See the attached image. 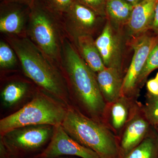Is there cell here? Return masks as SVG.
<instances>
[{"label": "cell", "mask_w": 158, "mask_h": 158, "mask_svg": "<svg viewBox=\"0 0 158 158\" xmlns=\"http://www.w3.org/2000/svg\"><path fill=\"white\" fill-rule=\"evenodd\" d=\"M6 40L16 54L26 75L54 98L67 103L68 90L61 69L27 35L6 34Z\"/></svg>", "instance_id": "6da1fadb"}, {"label": "cell", "mask_w": 158, "mask_h": 158, "mask_svg": "<svg viewBox=\"0 0 158 158\" xmlns=\"http://www.w3.org/2000/svg\"><path fill=\"white\" fill-rule=\"evenodd\" d=\"M61 69L88 116L103 123L107 103L100 90L96 73L86 64L73 43L66 36L62 43Z\"/></svg>", "instance_id": "7a4b0ae2"}, {"label": "cell", "mask_w": 158, "mask_h": 158, "mask_svg": "<svg viewBox=\"0 0 158 158\" xmlns=\"http://www.w3.org/2000/svg\"><path fill=\"white\" fill-rule=\"evenodd\" d=\"M29 8L26 35L61 69L62 43L66 36L62 15L52 9L46 0H33Z\"/></svg>", "instance_id": "3957f363"}, {"label": "cell", "mask_w": 158, "mask_h": 158, "mask_svg": "<svg viewBox=\"0 0 158 158\" xmlns=\"http://www.w3.org/2000/svg\"><path fill=\"white\" fill-rule=\"evenodd\" d=\"M62 126L71 138L99 158H123L118 138L102 122L69 107Z\"/></svg>", "instance_id": "277c9868"}, {"label": "cell", "mask_w": 158, "mask_h": 158, "mask_svg": "<svg viewBox=\"0 0 158 158\" xmlns=\"http://www.w3.org/2000/svg\"><path fill=\"white\" fill-rule=\"evenodd\" d=\"M42 92L17 112L0 120L1 137L18 128L36 125H62L67 108L62 102Z\"/></svg>", "instance_id": "5b68a950"}, {"label": "cell", "mask_w": 158, "mask_h": 158, "mask_svg": "<svg viewBox=\"0 0 158 158\" xmlns=\"http://www.w3.org/2000/svg\"><path fill=\"white\" fill-rule=\"evenodd\" d=\"M130 40L125 27L116 28L107 20L103 29L95 40L106 67L116 69L124 74L127 47L131 46Z\"/></svg>", "instance_id": "8992f818"}, {"label": "cell", "mask_w": 158, "mask_h": 158, "mask_svg": "<svg viewBox=\"0 0 158 158\" xmlns=\"http://www.w3.org/2000/svg\"><path fill=\"white\" fill-rule=\"evenodd\" d=\"M158 43V35L149 31L138 37L131 38L132 59L123 79L121 95L138 98L139 93L137 85L149 54Z\"/></svg>", "instance_id": "52a82bcc"}, {"label": "cell", "mask_w": 158, "mask_h": 158, "mask_svg": "<svg viewBox=\"0 0 158 158\" xmlns=\"http://www.w3.org/2000/svg\"><path fill=\"white\" fill-rule=\"evenodd\" d=\"M62 20L66 36L73 43L80 36L94 37L102 32L107 19L75 0Z\"/></svg>", "instance_id": "ba28073f"}, {"label": "cell", "mask_w": 158, "mask_h": 158, "mask_svg": "<svg viewBox=\"0 0 158 158\" xmlns=\"http://www.w3.org/2000/svg\"><path fill=\"white\" fill-rule=\"evenodd\" d=\"M54 127L44 125L18 128L2 137L3 143L11 154L23 155L34 152L51 139Z\"/></svg>", "instance_id": "9c48e42d"}, {"label": "cell", "mask_w": 158, "mask_h": 158, "mask_svg": "<svg viewBox=\"0 0 158 158\" xmlns=\"http://www.w3.org/2000/svg\"><path fill=\"white\" fill-rule=\"evenodd\" d=\"M73 156L81 158H99L92 150L85 147L71 138L62 125L55 127L50 142L38 156L39 158H55Z\"/></svg>", "instance_id": "30bf717a"}, {"label": "cell", "mask_w": 158, "mask_h": 158, "mask_svg": "<svg viewBox=\"0 0 158 158\" xmlns=\"http://www.w3.org/2000/svg\"><path fill=\"white\" fill-rule=\"evenodd\" d=\"M137 99L121 95L116 101L107 104L103 123L118 138L142 105Z\"/></svg>", "instance_id": "8fae6325"}, {"label": "cell", "mask_w": 158, "mask_h": 158, "mask_svg": "<svg viewBox=\"0 0 158 158\" xmlns=\"http://www.w3.org/2000/svg\"><path fill=\"white\" fill-rule=\"evenodd\" d=\"M29 6L2 1L1 4L0 31L10 35H26Z\"/></svg>", "instance_id": "7c38bea8"}, {"label": "cell", "mask_w": 158, "mask_h": 158, "mask_svg": "<svg viewBox=\"0 0 158 158\" xmlns=\"http://www.w3.org/2000/svg\"><path fill=\"white\" fill-rule=\"evenodd\" d=\"M144 115L142 105L125 127L118 138L123 158L143 141L152 128Z\"/></svg>", "instance_id": "4fadbf2b"}, {"label": "cell", "mask_w": 158, "mask_h": 158, "mask_svg": "<svg viewBox=\"0 0 158 158\" xmlns=\"http://www.w3.org/2000/svg\"><path fill=\"white\" fill-rule=\"evenodd\" d=\"M158 0H143L134 6L131 15L126 26L130 38L138 37L150 31Z\"/></svg>", "instance_id": "5bb4252c"}, {"label": "cell", "mask_w": 158, "mask_h": 158, "mask_svg": "<svg viewBox=\"0 0 158 158\" xmlns=\"http://www.w3.org/2000/svg\"><path fill=\"white\" fill-rule=\"evenodd\" d=\"M100 90L107 104L116 101L121 96L124 74L118 69L106 67L96 73Z\"/></svg>", "instance_id": "9a60e30c"}, {"label": "cell", "mask_w": 158, "mask_h": 158, "mask_svg": "<svg viewBox=\"0 0 158 158\" xmlns=\"http://www.w3.org/2000/svg\"><path fill=\"white\" fill-rule=\"evenodd\" d=\"M73 44L81 56L94 72L96 73L106 68L92 36H80Z\"/></svg>", "instance_id": "2e32d148"}, {"label": "cell", "mask_w": 158, "mask_h": 158, "mask_svg": "<svg viewBox=\"0 0 158 158\" xmlns=\"http://www.w3.org/2000/svg\"><path fill=\"white\" fill-rule=\"evenodd\" d=\"M134 6L125 0H107L106 9L107 20L116 28L125 27Z\"/></svg>", "instance_id": "e0dca14e"}, {"label": "cell", "mask_w": 158, "mask_h": 158, "mask_svg": "<svg viewBox=\"0 0 158 158\" xmlns=\"http://www.w3.org/2000/svg\"><path fill=\"white\" fill-rule=\"evenodd\" d=\"M123 158H158V132L156 129L152 127L143 141Z\"/></svg>", "instance_id": "ac0fdd59"}, {"label": "cell", "mask_w": 158, "mask_h": 158, "mask_svg": "<svg viewBox=\"0 0 158 158\" xmlns=\"http://www.w3.org/2000/svg\"><path fill=\"white\" fill-rule=\"evenodd\" d=\"M28 89L27 85L24 82L9 83L3 89L1 94L3 103L6 106L15 104L24 96Z\"/></svg>", "instance_id": "d6986e66"}, {"label": "cell", "mask_w": 158, "mask_h": 158, "mask_svg": "<svg viewBox=\"0 0 158 158\" xmlns=\"http://www.w3.org/2000/svg\"><path fill=\"white\" fill-rule=\"evenodd\" d=\"M158 68V43L149 54L144 68L138 78L137 88L138 92L146 83L150 74Z\"/></svg>", "instance_id": "ffe728a7"}, {"label": "cell", "mask_w": 158, "mask_h": 158, "mask_svg": "<svg viewBox=\"0 0 158 158\" xmlns=\"http://www.w3.org/2000/svg\"><path fill=\"white\" fill-rule=\"evenodd\" d=\"M143 111L146 118L152 126H158V95L148 93L145 104L142 105Z\"/></svg>", "instance_id": "44dd1931"}, {"label": "cell", "mask_w": 158, "mask_h": 158, "mask_svg": "<svg viewBox=\"0 0 158 158\" xmlns=\"http://www.w3.org/2000/svg\"><path fill=\"white\" fill-rule=\"evenodd\" d=\"M17 57L12 48L7 42H0V66L1 68L8 69L16 64Z\"/></svg>", "instance_id": "7402d4cb"}, {"label": "cell", "mask_w": 158, "mask_h": 158, "mask_svg": "<svg viewBox=\"0 0 158 158\" xmlns=\"http://www.w3.org/2000/svg\"><path fill=\"white\" fill-rule=\"evenodd\" d=\"M98 14L106 17V5L107 0H76Z\"/></svg>", "instance_id": "603a6c76"}, {"label": "cell", "mask_w": 158, "mask_h": 158, "mask_svg": "<svg viewBox=\"0 0 158 158\" xmlns=\"http://www.w3.org/2000/svg\"><path fill=\"white\" fill-rule=\"evenodd\" d=\"M75 0H46L50 6L62 15L70 8Z\"/></svg>", "instance_id": "cb8c5ba5"}, {"label": "cell", "mask_w": 158, "mask_h": 158, "mask_svg": "<svg viewBox=\"0 0 158 158\" xmlns=\"http://www.w3.org/2000/svg\"><path fill=\"white\" fill-rule=\"evenodd\" d=\"M148 93L153 95H158V81L156 78L152 79L146 83Z\"/></svg>", "instance_id": "d4e9b609"}, {"label": "cell", "mask_w": 158, "mask_h": 158, "mask_svg": "<svg viewBox=\"0 0 158 158\" xmlns=\"http://www.w3.org/2000/svg\"><path fill=\"white\" fill-rule=\"evenodd\" d=\"M150 31L158 35V2L155 10L154 15Z\"/></svg>", "instance_id": "484cf974"}, {"label": "cell", "mask_w": 158, "mask_h": 158, "mask_svg": "<svg viewBox=\"0 0 158 158\" xmlns=\"http://www.w3.org/2000/svg\"><path fill=\"white\" fill-rule=\"evenodd\" d=\"M33 1V0H2V1L19 3L28 5V6H29Z\"/></svg>", "instance_id": "4316f807"}, {"label": "cell", "mask_w": 158, "mask_h": 158, "mask_svg": "<svg viewBox=\"0 0 158 158\" xmlns=\"http://www.w3.org/2000/svg\"><path fill=\"white\" fill-rule=\"evenodd\" d=\"M130 4H131L133 6H135L143 0H125Z\"/></svg>", "instance_id": "83f0119b"}, {"label": "cell", "mask_w": 158, "mask_h": 158, "mask_svg": "<svg viewBox=\"0 0 158 158\" xmlns=\"http://www.w3.org/2000/svg\"><path fill=\"white\" fill-rule=\"evenodd\" d=\"M155 78L158 81V72L157 73L156 75Z\"/></svg>", "instance_id": "f1b7e54d"}, {"label": "cell", "mask_w": 158, "mask_h": 158, "mask_svg": "<svg viewBox=\"0 0 158 158\" xmlns=\"http://www.w3.org/2000/svg\"><path fill=\"white\" fill-rule=\"evenodd\" d=\"M156 129L157 131L158 132V126L157 127H156Z\"/></svg>", "instance_id": "f546056e"}]
</instances>
